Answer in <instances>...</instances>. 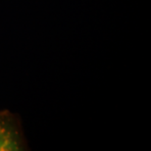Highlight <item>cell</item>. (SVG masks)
<instances>
[{
    "instance_id": "cell-1",
    "label": "cell",
    "mask_w": 151,
    "mask_h": 151,
    "mask_svg": "<svg viewBox=\"0 0 151 151\" xmlns=\"http://www.w3.org/2000/svg\"><path fill=\"white\" fill-rule=\"evenodd\" d=\"M26 150L29 147L21 117L7 109L0 110V151Z\"/></svg>"
}]
</instances>
